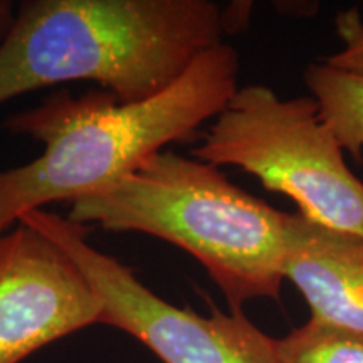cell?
Returning <instances> with one entry per match:
<instances>
[{"mask_svg": "<svg viewBox=\"0 0 363 363\" xmlns=\"http://www.w3.org/2000/svg\"><path fill=\"white\" fill-rule=\"evenodd\" d=\"M238 74V52L220 43L169 88L142 101H120L104 89L74 98L61 89L7 118L4 128L38 140L44 152L0 172V234L27 212L110 187L167 145L192 142L230 101Z\"/></svg>", "mask_w": 363, "mask_h": 363, "instance_id": "1", "label": "cell"}, {"mask_svg": "<svg viewBox=\"0 0 363 363\" xmlns=\"http://www.w3.org/2000/svg\"><path fill=\"white\" fill-rule=\"evenodd\" d=\"M225 29L208 0H27L0 43V104L69 81L142 101L220 44Z\"/></svg>", "mask_w": 363, "mask_h": 363, "instance_id": "2", "label": "cell"}, {"mask_svg": "<svg viewBox=\"0 0 363 363\" xmlns=\"http://www.w3.org/2000/svg\"><path fill=\"white\" fill-rule=\"evenodd\" d=\"M286 214L217 167L162 150L116 184L71 202L67 219L184 249L206 267L230 311H242L251 299H279Z\"/></svg>", "mask_w": 363, "mask_h": 363, "instance_id": "3", "label": "cell"}, {"mask_svg": "<svg viewBox=\"0 0 363 363\" xmlns=\"http://www.w3.org/2000/svg\"><path fill=\"white\" fill-rule=\"evenodd\" d=\"M190 155L217 169L238 167L291 199L308 219L363 235V182L313 96L283 99L262 84L238 88Z\"/></svg>", "mask_w": 363, "mask_h": 363, "instance_id": "4", "label": "cell"}, {"mask_svg": "<svg viewBox=\"0 0 363 363\" xmlns=\"http://www.w3.org/2000/svg\"><path fill=\"white\" fill-rule=\"evenodd\" d=\"M19 222L52 240L83 271L101 299V325L131 335L163 363H276V340L242 311L224 313L211 305V315L202 316L170 305L130 266L91 246L89 225L43 208Z\"/></svg>", "mask_w": 363, "mask_h": 363, "instance_id": "5", "label": "cell"}, {"mask_svg": "<svg viewBox=\"0 0 363 363\" xmlns=\"http://www.w3.org/2000/svg\"><path fill=\"white\" fill-rule=\"evenodd\" d=\"M101 316L98 293L52 240L22 222L0 234V363H21Z\"/></svg>", "mask_w": 363, "mask_h": 363, "instance_id": "6", "label": "cell"}, {"mask_svg": "<svg viewBox=\"0 0 363 363\" xmlns=\"http://www.w3.org/2000/svg\"><path fill=\"white\" fill-rule=\"evenodd\" d=\"M284 279L305 296L313 320L363 333V235L286 214Z\"/></svg>", "mask_w": 363, "mask_h": 363, "instance_id": "7", "label": "cell"}, {"mask_svg": "<svg viewBox=\"0 0 363 363\" xmlns=\"http://www.w3.org/2000/svg\"><path fill=\"white\" fill-rule=\"evenodd\" d=\"M305 83L320 108V118L340 147L362 160L363 150V76L337 69L326 62H311Z\"/></svg>", "mask_w": 363, "mask_h": 363, "instance_id": "8", "label": "cell"}, {"mask_svg": "<svg viewBox=\"0 0 363 363\" xmlns=\"http://www.w3.org/2000/svg\"><path fill=\"white\" fill-rule=\"evenodd\" d=\"M276 363H363V333L310 318L276 340Z\"/></svg>", "mask_w": 363, "mask_h": 363, "instance_id": "9", "label": "cell"}, {"mask_svg": "<svg viewBox=\"0 0 363 363\" xmlns=\"http://www.w3.org/2000/svg\"><path fill=\"white\" fill-rule=\"evenodd\" d=\"M343 49L326 59V65L337 69L363 76V21L357 9L340 12L335 19Z\"/></svg>", "mask_w": 363, "mask_h": 363, "instance_id": "10", "label": "cell"}, {"mask_svg": "<svg viewBox=\"0 0 363 363\" xmlns=\"http://www.w3.org/2000/svg\"><path fill=\"white\" fill-rule=\"evenodd\" d=\"M13 19H16V17L12 16V4L2 2V0H0V43L6 38L9 29H11Z\"/></svg>", "mask_w": 363, "mask_h": 363, "instance_id": "11", "label": "cell"}]
</instances>
